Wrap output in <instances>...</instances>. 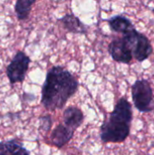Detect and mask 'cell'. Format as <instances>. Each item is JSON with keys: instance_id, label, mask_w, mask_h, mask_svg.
Wrapping results in <instances>:
<instances>
[{"instance_id": "1", "label": "cell", "mask_w": 154, "mask_h": 155, "mask_svg": "<svg viewBox=\"0 0 154 155\" xmlns=\"http://www.w3.org/2000/svg\"><path fill=\"white\" fill-rule=\"evenodd\" d=\"M79 82L67 69L61 65L51 67L45 76L41 91V104L47 111L64 108L77 92Z\"/></svg>"}, {"instance_id": "2", "label": "cell", "mask_w": 154, "mask_h": 155, "mask_svg": "<svg viewBox=\"0 0 154 155\" xmlns=\"http://www.w3.org/2000/svg\"><path fill=\"white\" fill-rule=\"evenodd\" d=\"M133 121V109L131 103L121 97L108 119L104 120L100 129V138L103 143H120L129 136Z\"/></svg>"}, {"instance_id": "3", "label": "cell", "mask_w": 154, "mask_h": 155, "mask_svg": "<svg viewBox=\"0 0 154 155\" xmlns=\"http://www.w3.org/2000/svg\"><path fill=\"white\" fill-rule=\"evenodd\" d=\"M123 37L132 50L133 58L136 61L144 62L153 54V46L150 39L136 29L123 35Z\"/></svg>"}, {"instance_id": "4", "label": "cell", "mask_w": 154, "mask_h": 155, "mask_svg": "<svg viewBox=\"0 0 154 155\" xmlns=\"http://www.w3.org/2000/svg\"><path fill=\"white\" fill-rule=\"evenodd\" d=\"M153 91L146 79H138L132 85V98L135 108L141 113L152 112Z\"/></svg>"}, {"instance_id": "5", "label": "cell", "mask_w": 154, "mask_h": 155, "mask_svg": "<svg viewBox=\"0 0 154 155\" xmlns=\"http://www.w3.org/2000/svg\"><path fill=\"white\" fill-rule=\"evenodd\" d=\"M30 63L31 59L25 52H16L6 67V76L11 84L25 81Z\"/></svg>"}, {"instance_id": "6", "label": "cell", "mask_w": 154, "mask_h": 155, "mask_svg": "<svg viewBox=\"0 0 154 155\" xmlns=\"http://www.w3.org/2000/svg\"><path fill=\"white\" fill-rule=\"evenodd\" d=\"M108 53L114 62L130 64L133 59V52L123 37H115L108 45Z\"/></svg>"}, {"instance_id": "7", "label": "cell", "mask_w": 154, "mask_h": 155, "mask_svg": "<svg viewBox=\"0 0 154 155\" xmlns=\"http://www.w3.org/2000/svg\"><path fill=\"white\" fill-rule=\"evenodd\" d=\"M57 22H59L67 32L74 35H86L89 30V25L82 22L74 13H66L62 17L57 18Z\"/></svg>"}, {"instance_id": "8", "label": "cell", "mask_w": 154, "mask_h": 155, "mask_svg": "<svg viewBox=\"0 0 154 155\" xmlns=\"http://www.w3.org/2000/svg\"><path fill=\"white\" fill-rule=\"evenodd\" d=\"M74 130L67 127L65 124H58L51 133L50 140L51 143L57 147L58 149H62L74 137Z\"/></svg>"}, {"instance_id": "9", "label": "cell", "mask_w": 154, "mask_h": 155, "mask_svg": "<svg viewBox=\"0 0 154 155\" xmlns=\"http://www.w3.org/2000/svg\"><path fill=\"white\" fill-rule=\"evenodd\" d=\"M105 21L108 22L110 29L113 32L117 33V34L125 35V34L136 29L133 23L132 22V20L123 15H113L112 17L106 19Z\"/></svg>"}, {"instance_id": "10", "label": "cell", "mask_w": 154, "mask_h": 155, "mask_svg": "<svg viewBox=\"0 0 154 155\" xmlns=\"http://www.w3.org/2000/svg\"><path fill=\"white\" fill-rule=\"evenodd\" d=\"M84 119V114L78 107L75 106H68L63 114V121L64 124L67 127L76 131L81 124H83Z\"/></svg>"}, {"instance_id": "11", "label": "cell", "mask_w": 154, "mask_h": 155, "mask_svg": "<svg viewBox=\"0 0 154 155\" xmlns=\"http://www.w3.org/2000/svg\"><path fill=\"white\" fill-rule=\"evenodd\" d=\"M0 155H31L23 143L17 139L0 142Z\"/></svg>"}, {"instance_id": "12", "label": "cell", "mask_w": 154, "mask_h": 155, "mask_svg": "<svg viewBox=\"0 0 154 155\" xmlns=\"http://www.w3.org/2000/svg\"><path fill=\"white\" fill-rule=\"evenodd\" d=\"M37 0H16L15 4V12L19 21H25L29 17L32 6Z\"/></svg>"}, {"instance_id": "13", "label": "cell", "mask_w": 154, "mask_h": 155, "mask_svg": "<svg viewBox=\"0 0 154 155\" xmlns=\"http://www.w3.org/2000/svg\"><path fill=\"white\" fill-rule=\"evenodd\" d=\"M53 122L52 118L50 115H44L40 117V125H39V130L43 133H48L51 130Z\"/></svg>"}, {"instance_id": "14", "label": "cell", "mask_w": 154, "mask_h": 155, "mask_svg": "<svg viewBox=\"0 0 154 155\" xmlns=\"http://www.w3.org/2000/svg\"><path fill=\"white\" fill-rule=\"evenodd\" d=\"M152 111H154V97H153V101H152Z\"/></svg>"}, {"instance_id": "15", "label": "cell", "mask_w": 154, "mask_h": 155, "mask_svg": "<svg viewBox=\"0 0 154 155\" xmlns=\"http://www.w3.org/2000/svg\"><path fill=\"white\" fill-rule=\"evenodd\" d=\"M152 14H153V15H154V7H153V8H152Z\"/></svg>"}]
</instances>
